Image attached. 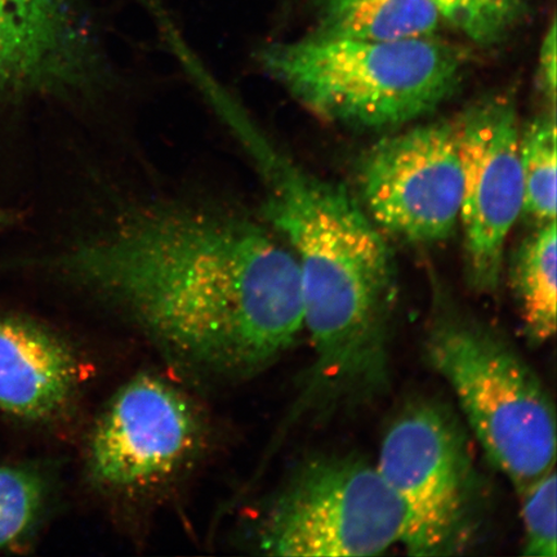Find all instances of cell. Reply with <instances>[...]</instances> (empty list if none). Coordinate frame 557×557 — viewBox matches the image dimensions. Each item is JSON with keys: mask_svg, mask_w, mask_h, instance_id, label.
<instances>
[{"mask_svg": "<svg viewBox=\"0 0 557 557\" xmlns=\"http://www.w3.org/2000/svg\"><path fill=\"white\" fill-rule=\"evenodd\" d=\"M377 466L398 497L400 545L417 557L462 555L483 525V493L468 436L435 403H417L395 418Z\"/></svg>", "mask_w": 557, "mask_h": 557, "instance_id": "obj_5", "label": "cell"}, {"mask_svg": "<svg viewBox=\"0 0 557 557\" xmlns=\"http://www.w3.org/2000/svg\"><path fill=\"white\" fill-rule=\"evenodd\" d=\"M79 0H0V94L82 96L107 79Z\"/></svg>", "mask_w": 557, "mask_h": 557, "instance_id": "obj_10", "label": "cell"}, {"mask_svg": "<svg viewBox=\"0 0 557 557\" xmlns=\"http://www.w3.org/2000/svg\"><path fill=\"white\" fill-rule=\"evenodd\" d=\"M45 499L38 473L0 466V549L13 545L37 520Z\"/></svg>", "mask_w": 557, "mask_h": 557, "instance_id": "obj_16", "label": "cell"}, {"mask_svg": "<svg viewBox=\"0 0 557 557\" xmlns=\"http://www.w3.org/2000/svg\"><path fill=\"white\" fill-rule=\"evenodd\" d=\"M424 355L456 394L487 459L518 493L555 468L554 403L504 334L436 297Z\"/></svg>", "mask_w": 557, "mask_h": 557, "instance_id": "obj_4", "label": "cell"}, {"mask_svg": "<svg viewBox=\"0 0 557 557\" xmlns=\"http://www.w3.org/2000/svg\"><path fill=\"white\" fill-rule=\"evenodd\" d=\"M317 37L399 40L434 37L443 21L430 0H313Z\"/></svg>", "mask_w": 557, "mask_h": 557, "instance_id": "obj_12", "label": "cell"}, {"mask_svg": "<svg viewBox=\"0 0 557 557\" xmlns=\"http://www.w3.org/2000/svg\"><path fill=\"white\" fill-rule=\"evenodd\" d=\"M556 487L554 468L519 492L525 531L522 554L525 556H557Z\"/></svg>", "mask_w": 557, "mask_h": 557, "instance_id": "obj_17", "label": "cell"}, {"mask_svg": "<svg viewBox=\"0 0 557 557\" xmlns=\"http://www.w3.org/2000/svg\"><path fill=\"white\" fill-rule=\"evenodd\" d=\"M556 221L540 225L513 257L511 284L529 343H547L556 332Z\"/></svg>", "mask_w": 557, "mask_h": 557, "instance_id": "obj_13", "label": "cell"}, {"mask_svg": "<svg viewBox=\"0 0 557 557\" xmlns=\"http://www.w3.org/2000/svg\"><path fill=\"white\" fill-rule=\"evenodd\" d=\"M72 348L44 325L0 317V410L29 421L51 420L78 388Z\"/></svg>", "mask_w": 557, "mask_h": 557, "instance_id": "obj_11", "label": "cell"}, {"mask_svg": "<svg viewBox=\"0 0 557 557\" xmlns=\"http://www.w3.org/2000/svg\"><path fill=\"white\" fill-rule=\"evenodd\" d=\"M404 513L377 466L354 456L309 459L264 517L259 547L285 557H364L400 545Z\"/></svg>", "mask_w": 557, "mask_h": 557, "instance_id": "obj_6", "label": "cell"}, {"mask_svg": "<svg viewBox=\"0 0 557 557\" xmlns=\"http://www.w3.org/2000/svg\"><path fill=\"white\" fill-rule=\"evenodd\" d=\"M556 21L553 20L540 51V81L543 92L555 109L556 102Z\"/></svg>", "mask_w": 557, "mask_h": 557, "instance_id": "obj_18", "label": "cell"}, {"mask_svg": "<svg viewBox=\"0 0 557 557\" xmlns=\"http://www.w3.org/2000/svg\"><path fill=\"white\" fill-rule=\"evenodd\" d=\"M174 364L219 379L268 369L305 331L301 271L269 230L206 207L123 215L61 260Z\"/></svg>", "mask_w": 557, "mask_h": 557, "instance_id": "obj_1", "label": "cell"}, {"mask_svg": "<svg viewBox=\"0 0 557 557\" xmlns=\"http://www.w3.org/2000/svg\"><path fill=\"white\" fill-rule=\"evenodd\" d=\"M443 23L479 46H496L528 15L527 0H430Z\"/></svg>", "mask_w": 557, "mask_h": 557, "instance_id": "obj_15", "label": "cell"}, {"mask_svg": "<svg viewBox=\"0 0 557 557\" xmlns=\"http://www.w3.org/2000/svg\"><path fill=\"white\" fill-rule=\"evenodd\" d=\"M193 404L171 383L138 374L117 389L97 421L87 466L97 484L135 490L176 472L200 441Z\"/></svg>", "mask_w": 557, "mask_h": 557, "instance_id": "obj_9", "label": "cell"}, {"mask_svg": "<svg viewBox=\"0 0 557 557\" xmlns=\"http://www.w3.org/2000/svg\"><path fill=\"white\" fill-rule=\"evenodd\" d=\"M271 78L311 113L355 128L399 127L455 94L466 59L434 37L399 40L322 38L264 46Z\"/></svg>", "mask_w": 557, "mask_h": 557, "instance_id": "obj_3", "label": "cell"}, {"mask_svg": "<svg viewBox=\"0 0 557 557\" xmlns=\"http://www.w3.org/2000/svg\"><path fill=\"white\" fill-rule=\"evenodd\" d=\"M359 185L367 214L383 232L418 244L447 239L463 194L455 123L382 139L361 163Z\"/></svg>", "mask_w": 557, "mask_h": 557, "instance_id": "obj_7", "label": "cell"}, {"mask_svg": "<svg viewBox=\"0 0 557 557\" xmlns=\"http://www.w3.org/2000/svg\"><path fill=\"white\" fill-rule=\"evenodd\" d=\"M555 110L529 123L520 134V163L524 184L522 213L540 225L556 221Z\"/></svg>", "mask_w": 557, "mask_h": 557, "instance_id": "obj_14", "label": "cell"}, {"mask_svg": "<svg viewBox=\"0 0 557 557\" xmlns=\"http://www.w3.org/2000/svg\"><path fill=\"white\" fill-rule=\"evenodd\" d=\"M206 97L249 156L264 214L296 256L313 364L333 373L381 364L392 346L396 299L394 256L381 230L344 185L306 171L278 148L222 83Z\"/></svg>", "mask_w": 557, "mask_h": 557, "instance_id": "obj_2", "label": "cell"}, {"mask_svg": "<svg viewBox=\"0 0 557 557\" xmlns=\"http://www.w3.org/2000/svg\"><path fill=\"white\" fill-rule=\"evenodd\" d=\"M463 172L459 222L466 273L479 294L497 292L505 247L524 206L517 109L505 95L486 97L455 122Z\"/></svg>", "mask_w": 557, "mask_h": 557, "instance_id": "obj_8", "label": "cell"}]
</instances>
